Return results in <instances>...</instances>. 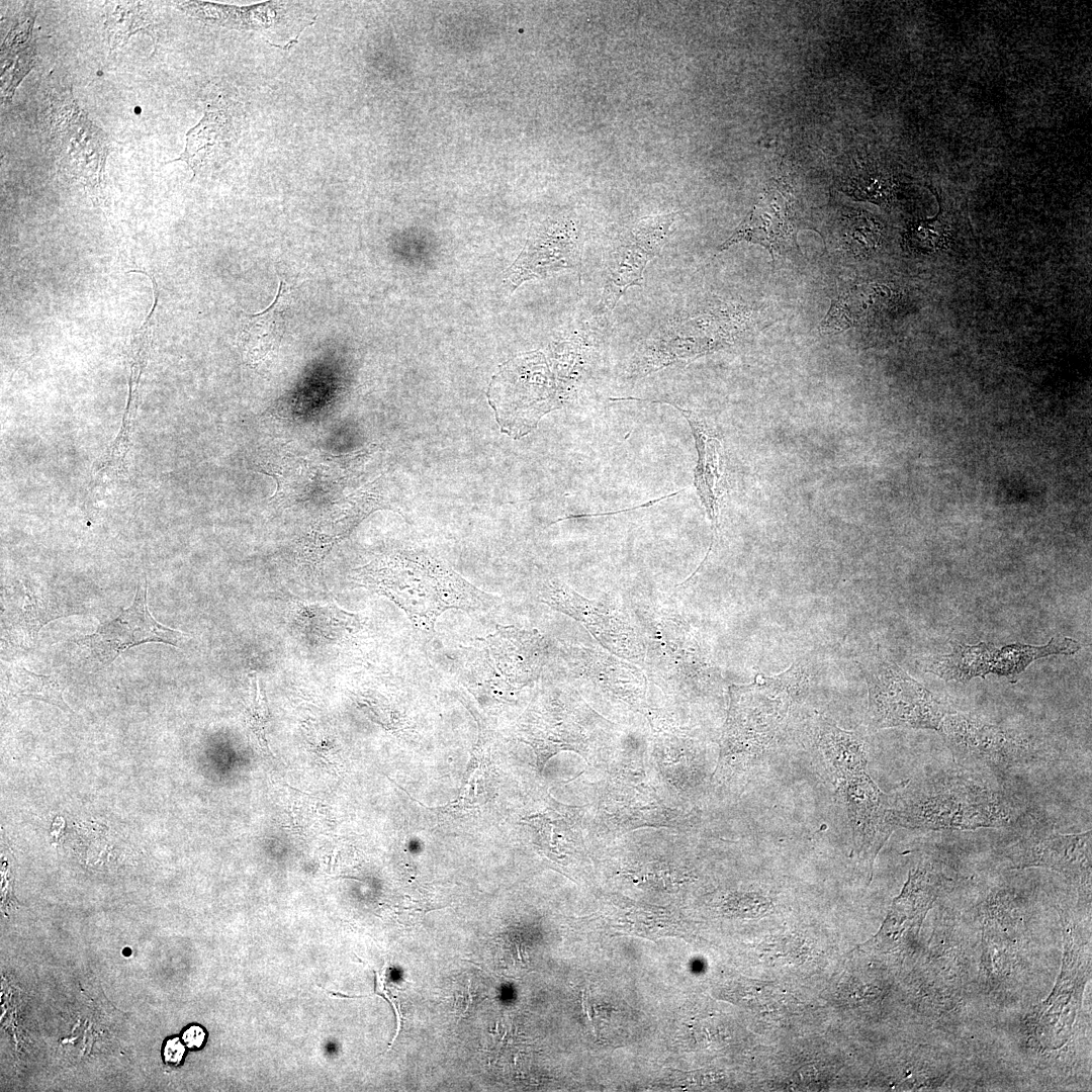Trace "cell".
<instances>
[{
    "label": "cell",
    "mask_w": 1092,
    "mask_h": 1092,
    "mask_svg": "<svg viewBox=\"0 0 1092 1092\" xmlns=\"http://www.w3.org/2000/svg\"><path fill=\"white\" fill-rule=\"evenodd\" d=\"M359 586L383 596L400 608L419 631L432 634L449 609L486 612L498 605L488 594L437 558L416 552L382 555L353 571Z\"/></svg>",
    "instance_id": "1"
},
{
    "label": "cell",
    "mask_w": 1092,
    "mask_h": 1092,
    "mask_svg": "<svg viewBox=\"0 0 1092 1092\" xmlns=\"http://www.w3.org/2000/svg\"><path fill=\"white\" fill-rule=\"evenodd\" d=\"M631 618L645 647L647 678L664 692L697 696L714 686L718 672L699 633L671 602L634 599Z\"/></svg>",
    "instance_id": "2"
},
{
    "label": "cell",
    "mask_w": 1092,
    "mask_h": 1092,
    "mask_svg": "<svg viewBox=\"0 0 1092 1092\" xmlns=\"http://www.w3.org/2000/svg\"><path fill=\"white\" fill-rule=\"evenodd\" d=\"M890 799L895 829L975 830L1002 827L1011 818L1009 806L998 793L957 775L907 781L890 793Z\"/></svg>",
    "instance_id": "3"
},
{
    "label": "cell",
    "mask_w": 1092,
    "mask_h": 1092,
    "mask_svg": "<svg viewBox=\"0 0 1092 1092\" xmlns=\"http://www.w3.org/2000/svg\"><path fill=\"white\" fill-rule=\"evenodd\" d=\"M793 691L779 686V676L762 686L729 688L717 772L746 769L769 748L787 715Z\"/></svg>",
    "instance_id": "4"
},
{
    "label": "cell",
    "mask_w": 1092,
    "mask_h": 1092,
    "mask_svg": "<svg viewBox=\"0 0 1092 1092\" xmlns=\"http://www.w3.org/2000/svg\"><path fill=\"white\" fill-rule=\"evenodd\" d=\"M869 720L874 729L905 727L938 730L951 710L895 662L879 659L868 666Z\"/></svg>",
    "instance_id": "5"
},
{
    "label": "cell",
    "mask_w": 1092,
    "mask_h": 1092,
    "mask_svg": "<svg viewBox=\"0 0 1092 1092\" xmlns=\"http://www.w3.org/2000/svg\"><path fill=\"white\" fill-rule=\"evenodd\" d=\"M49 148L62 170L95 186L101 181L108 145L70 91L51 93L42 117Z\"/></svg>",
    "instance_id": "6"
},
{
    "label": "cell",
    "mask_w": 1092,
    "mask_h": 1092,
    "mask_svg": "<svg viewBox=\"0 0 1092 1092\" xmlns=\"http://www.w3.org/2000/svg\"><path fill=\"white\" fill-rule=\"evenodd\" d=\"M537 597L579 622L604 649L642 667L645 647L625 609L616 603L587 599L557 578L542 581Z\"/></svg>",
    "instance_id": "7"
},
{
    "label": "cell",
    "mask_w": 1092,
    "mask_h": 1092,
    "mask_svg": "<svg viewBox=\"0 0 1092 1092\" xmlns=\"http://www.w3.org/2000/svg\"><path fill=\"white\" fill-rule=\"evenodd\" d=\"M1078 641L1066 637L1052 638L1044 645L1010 644L995 647L980 642L975 645L957 644L951 652L925 658L926 672L946 681L967 682L974 677L985 678L989 673L1013 680L1034 660L1050 655H1071L1078 652Z\"/></svg>",
    "instance_id": "8"
},
{
    "label": "cell",
    "mask_w": 1092,
    "mask_h": 1092,
    "mask_svg": "<svg viewBox=\"0 0 1092 1092\" xmlns=\"http://www.w3.org/2000/svg\"><path fill=\"white\" fill-rule=\"evenodd\" d=\"M546 652V640L538 630L497 626L476 650L465 672L485 687L520 691L538 679Z\"/></svg>",
    "instance_id": "9"
},
{
    "label": "cell",
    "mask_w": 1092,
    "mask_h": 1092,
    "mask_svg": "<svg viewBox=\"0 0 1092 1092\" xmlns=\"http://www.w3.org/2000/svg\"><path fill=\"white\" fill-rule=\"evenodd\" d=\"M558 658L568 673L607 698L648 712L647 676L638 665L606 649L568 643L558 646Z\"/></svg>",
    "instance_id": "10"
},
{
    "label": "cell",
    "mask_w": 1092,
    "mask_h": 1092,
    "mask_svg": "<svg viewBox=\"0 0 1092 1092\" xmlns=\"http://www.w3.org/2000/svg\"><path fill=\"white\" fill-rule=\"evenodd\" d=\"M961 763L1004 769L1028 754L1024 740L971 714L950 710L937 730Z\"/></svg>",
    "instance_id": "11"
},
{
    "label": "cell",
    "mask_w": 1092,
    "mask_h": 1092,
    "mask_svg": "<svg viewBox=\"0 0 1092 1092\" xmlns=\"http://www.w3.org/2000/svg\"><path fill=\"white\" fill-rule=\"evenodd\" d=\"M184 635L157 622L147 604V584L140 582L132 604L114 619L102 623L93 634L79 638L89 658L99 667L110 665L117 656L136 645L158 642L180 647Z\"/></svg>",
    "instance_id": "12"
},
{
    "label": "cell",
    "mask_w": 1092,
    "mask_h": 1092,
    "mask_svg": "<svg viewBox=\"0 0 1092 1092\" xmlns=\"http://www.w3.org/2000/svg\"><path fill=\"white\" fill-rule=\"evenodd\" d=\"M604 722L579 698L566 704L558 695H546L532 708L524 730L527 741L542 750L565 748L582 753L598 739Z\"/></svg>",
    "instance_id": "13"
},
{
    "label": "cell",
    "mask_w": 1092,
    "mask_h": 1092,
    "mask_svg": "<svg viewBox=\"0 0 1092 1092\" xmlns=\"http://www.w3.org/2000/svg\"><path fill=\"white\" fill-rule=\"evenodd\" d=\"M674 216L672 212L643 217L612 247L602 300L606 308L612 309L628 287L643 284L644 268L667 241Z\"/></svg>",
    "instance_id": "14"
},
{
    "label": "cell",
    "mask_w": 1092,
    "mask_h": 1092,
    "mask_svg": "<svg viewBox=\"0 0 1092 1092\" xmlns=\"http://www.w3.org/2000/svg\"><path fill=\"white\" fill-rule=\"evenodd\" d=\"M836 787L846 805L852 851L867 863L871 879L874 862L895 830L890 819V794L882 792L867 770L847 778Z\"/></svg>",
    "instance_id": "15"
},
{
    "label": "cell",
    "mask_w": 1092,
    "mask_h": 1092,
    "mask_svg": "<svg viewBox=\"0 0 1092 1092\" xmlns=\"http://www.w3.org/2000/svg\"><path fill=\"white\" fill-rule=\"evenodd\" d=\"M1091 831L1063 834L1040 831L1020 840L1008 857L1015 868L1057 871L1090 892Z\"/></svg>",
    "instance_id": "16"
},
{
    "label": "cell",
    "mask_w": 1092,
    "mask_h": 1092,
    "mask_svg": "<svg viewBox=\"0 0 1092 1092\" xmlns=\"http://www.w3.org/2000/svg\"><path fill=\"white\" fill-rule=\"evenodd\" d=\"M1 606L2 641L6 647L17 650L34 648L39 630L49 622L67 616L54 594L29 580H18L3 589Z\"/></svg>",
    "instance_id": "17"
},
{
    "label": "cell",
    "mask_w": 1092,
    "mask_h": 1092,
    "mask_svg": "<svg viewBox=\"0 0 1092 1092\" xmlns=\"http://www.w3.org/2000/svg\"><path fill=\"white\" fill-rule=\"evenodd\" d=\"M939 882L928 866L909 872L899 896L891 905L879 932L868 941L871 948L889 951L900 948L920 929L938 895Z\"/></svg>",
    "instance_id": "18"
},
{
    "label": "cell",
    "mask_w": 1092,
    "mask_h": 1092,
    "mask_svg": "<svg viewBox=\"0 0 1092 1092\" xmlns=\"http://www.w3.org/2000/svg\"><path fill=\"white\" fill-rule=\"evenodd\" d=\"M578 240L571 221L553 222L533 236L514 264L506 280L512 288L532 278H542L579 263Z\"/></svg>",
    "instance_id": "19"
},
{
    "label": "cell",
    "mask_w": 1092,
    "mask_h": 1092,
    "mask_svg": "<svg viewBox=\"0 0 1092 1092\" xmlns=\"http://www.w3.org/2000/svg\"><path fill=\"white\" fill-rule=\"evenodd\" d=\"M676 407L687 418L694 435L699 457L695 470V486L712 526L711 545L704 561L695 570V572H698L714 546L719 528V509L723 494L722 446L714 431L708 427L705 421L692 412Z\"/></svg>",
    "instance_id": "20"
},
{
    "label": "cell",
    "mask_w": 1092,
    "mask_h": 1092,
    "mask_svg": "<svg viewBox=\"0 0 1092 1092\" xmlns=\"http://www.w3.org/2000/svg\"><path fill=\"white\" fill-rule=\"evenodd\" d=\"M290 298V288L281 280L275 299L265 310L242 318L239 345L249 366L260 367L277 353L286 328Z\"/></svg>",
    "instance_id": "21"
},
{
    "label": "cell",
    "mask_w": 1092,
    "mask_h": 1092,
    "mask_svg": "<svg viewBox=\"0 0 1092 1092\" xmlns=\"http://www.w3.org/2000/svg\"><path fill=\"white\" fill-rule=\"evenodd\" d=\"M747 241L763 245L771 255L786 250L793 243V224L786 197L779 189H768L741 222L734 234L719 248Z\"/></svg>",
    "instance_id": "22"
},
{
    "label": "cell",
    "mask_w": 1092,
    "mask_h": 1092,
    "mask_svg": "<svg viewBox=\"0 0 1092 1092\" xmlns=\"http://www.w3.org/2000/svg\"><path fill=\"white\" fill-rule=\"evenodd\" d=\"M1069 934H1065V960L1063 961V969L1061 976L1058 979L1057 985L1050 995L1048 1000L1041 1005L1040 1011H1038L1037 1021L1038 1027L1046 1028L1045 1035L1052 1034L1053 1030H1056L1054 1035L1058 1038L1062 1035V1041L1065 1042L1066 1034L1069 1036L1070 1028L1076 1014V1010L1081 1001L1082 986L1084 979L1082 974L1079 975V949L1075 950L1074 937L1069 931Z\"/></svg>",
    "instance_id": "23"
},
{
    "label": "cell",
    "mask_w": 1092,
    "mask_h": 1092,
    "mask_svg": "<svg viewBox=\"0 0 1092 1092\" xmlns=\"http://www.w3.org/2000/svg\"><path fill=\"white\" fill-rule=\"evenodd\" d=\"M816 743L836 786L847 778L867 770V748L857 734L822 721L817 729Z\"/></svg>",
    "instance_id": "24"
},
{
    "label": "cell",
    "mask_w": 1092,
    "mask_h": 1092,
    "mask_svg": "<svg viewBox=\"0 0 1092 1092\" xmlns=\"http://www.w3.org/2000/svg\"><path fill=\"white\" fill-rule=\"evenodd\" d=\"M295 624L302 635L317 643H336L357 630L358 617L333 605L301 606L295 612Z\"/></svg>",
    "instance_id": "25"
},
{
    "label": "cell",
    "mask_w": 1092,
    "mask_h": 1092,
    "mask_svg": "<svg viewBox=\"0 0 1092 1092\" xmlns=\"http://www.w3.org/2000/svg\"><path fill=\"white\" fill-rule=\"evenodd\" d=\"M5 694L17 702L41 701L65 712H71L63 699V687L58 678L32 672L22 665L6 667Z\"/></svg>",
    "instance_id": "26"
},
{
    "label": "cell",
    "mask_w": 1092,
    "mask_h": 1092,
    "mask_svg": "<svg viewBox=\"0 0 1092 1092\" xmlns=\"http://www.w3.org/2000/svg\"><path fill=\"white\" fill-rule=\"evenodd\" d=\"M33 19L26 18L10 30L3 41L1 55V77L3 94L10 98L17 85L28 73L33 63L34 50L31 44Z\"/></svg>",
    "instance_id": "27"
},
{
    "label": "cell",
    "mask_w": 1092,
    "mask_h": 1092,
    "mask_svg": "<svg viewBox=\"0 0 1092 1092\" xmlns=\"http://www.w3.org/2000/svg\"><path fill=\"white\" fill-rule=\"evenodd\" d=\"M229 126L224 113L206 112L201 121L187 133L185 152L177 160L186 161L194 172L210 157L221 152L229 142Z\"/></svg>",
    "instance_id": "28"
},
{
    "label": "cell",
    "mask_w": 1092,
    "mask_h": 1092,
    "mask_svg": "<svg viewBox=\"0 0 1092 1092\" xmlns=\"http://www.w3.org/2000/svg\"><path fill=\"white\" fill-rule=\"evenodd\" d=\"M623 798V803L619 802L616 805L618 822L627 827L628 829L634 827H640L644 825H654L652 821L665 819V815L662 813L665 807L660 805L657 798L653 795V792L647 788L642 791L635 789L634 794L626 791ZM664 825L665 822L662 821Z\"/></svg>",
    "instance_id": "29"
},
{
    "label": "cell",
    "mask_w": 1092,
    "mask_h": 1092,
    "mask_svg": "<svg viewBox=\"0 0 1092 1092\" xmlns=\"http://www.w3.org/2000/svg\"><path fill=\"white\" fill-rule=\"evenodd\" d=\"M139 8L140 6L136 5H117L115 11L107 13L106 26L112 48L126 40L138 29L149 26L143 11Z\"/></svg>",
    "instance_id": "30"
},
{
    "label": "cell",
    "mask_w": 1092,
    "mask_h": 1092,
    "mask_svg": "<svg viewBox=\"0 0 1092 1092\" xmlns=\"http://www.w3.org/2000/svg\"><path fill=\"white\" fill-rule=\"evenodd\" d=\"M185 1049L179 1038H171L166 1041L163 1049L164 1060L168 1064L177 1065L182 1061Z\"/></svg>",
    "instance_id": "31"
},
{
    "label": "cell",
    "mask_w": 1092,
    "mask_h": 1092,
    "mask_svg": "<svg viewBox=\"0 0 1092 1092\" xmlns=\"http://www.w3.org/2000/svg\"><path fill=\"white\" fill-rule=\"evenodd\" d=\"M182 1038L188 1048L197 1049L204 1042L205 1032L200 1026L192 1025L183 1032Z\"/></svg>",
    "instance_id": "32"
}]
</instances>
